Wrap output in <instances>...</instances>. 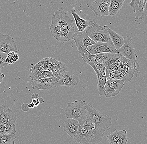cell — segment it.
<instances>
[{
    "mask_svg": "<svg viewBox=\"0 0 147 144\" xmlns=\"http://www.w3.org/2000/svg\"><path fill=\"white\" fill-rule=\"evenodd\" d=\"M49 28L52 36L61 43L72 40L76 33L73 20L67 12L60 9L55 11Z\"/></svg>",
    "mask_w": 147,
    "mask_h": 144,
    "instance_id": "cell-1",
    "label": "cell"
},
{
    "mask_svg": "<svg viewBox=\"0 0 147 144\" xmlns=\"http://www.w3.org/2000/svg\"><path fill=\"white\" fill-rule=\"evenodd\" d=\"M105 132L96 128L93 124L85 122L83 125H80L77 135L73 139L81 144H96L102 140Z\"/></svg>",
    "mask_w": 147,
    "mask_h": 144,
    "instance_id": "cell-2",
    "label": "cell"
},
{
    "mask_svg": "<svg viewBox=\"0 0 147 144\" xmlns=\"http://www.w3.org/2000/svg\"><path fill=\"white\" fill-rule=\"evenodd\" d=\"M87 116L86 122L92 123L95 127L105 132L109 131L112 126V117L100 112L94 108L91 104H87Z\"/></svg>",
    "mask_w": 147,
    "mask_h": 144,
    "instance_id": "cell-3",
    "label": "cell"
},
{
    "mask_svg": "<svg viewBox=\"0 0 147 144\" xmlns=\"http://www.w3.org/2000/svg\"><path fill=\"white\" fill-rule=\"evenodd\" d=\"M87 104L84 101L80 100L68 102L65 110L66 117L77 120L80 125H83L87 119Z\"/></svg>",
    "mask_w": 147,
    "mask_h": 144,
    "instance_id": "cell-4",
    "label": "cell"
},
{
    "mask_svg": "<svg viewBox=\"0 0 147 144\" xmlns=\"http://www.w3.org/2000/svg\"><path fill=\"white\" fill-rule=\"evenodd\" d=\"M89 26L85 32L91 39L95 43H108L111 41L109 33L103 26L97 24L94 19H89Z\"/></svg>",
    "mask_w": 147,
    "mask_h": 144,
    "instance_id": "cell-5",
    "label": "cell"
},
{
    "mask_svg": "<svg viewBox=\"0 0 147 144\" xmlns=\"http://www.w3.org/2000/svg\"><path fill=\"white\" fill-rule=\"evenodd\" d=\"M120 73L119 80L125 82H130L135 73H137V76L140 75V72L137 68L136 64L123 56L122 63L117 68Z\"/></svg>",
    "mask_w": 147,
    "mask_h": 144,
    "instance_id": "cell-6",
    "label": "cell"
},
{
    "mask_svg": "<svg viewBox=\"0 0 147 144\" xmlns=\"http://www.w3.org/2000/svg\"><path fill=\"white\" fill-rule=\"evenodd\" d=\"M117 50L118 54L135 63L137 69L140 68L139 65L137 60L138 56L132 43V38L130 36L128 35L124 38V44Z\"/></svg>",
    "mask_w": 147,
    "mask_h": 144,
    "instance_id": "cell-7",
    "label": "cell"
},
{
    "mask_svg": "<svg viewBox=\"0 0 147 144\" xmlns=\"http://www.w3.org/2000/svg\"><path fill=\"white\" fill-rule=\"evenodd\" d=\"M87 50L92 55L102 53H110L113 54H118L112 41L108 43L97 42L94 44L88 47Z\"/></svg>",
    "mask_w": 147,
    "mask_h": 144,
    "instance_id": "cell-8",
    "label": "cell"
},
{
    "mask_svg": "<svg viewBox=\"0 0 147 144\" xmlns=\"http://www.w3.org/2000/svg\"><path fill=\"white\" fill-rule=\"evenodd\" d=\"M121 80H107L105 86V96L107 98L116 96L119 94L124 85Z\"/></svg>",
    "mask_w": 147,
    "mask_h": 144,
    "instance_id": "cell-9",
    "label": "cell"
},
{
    "mask_svg": "<svg viewBox=\"0 0 147 144\" xmlns=\"http://www.w3.org/2000/svg\"><path fill=\"white\" fill-rule=\"evenodd\" d=\"M11 51H19L14 39L8 35L0 33V52L8 54Z\"/></svg>",
    "mask_w": 147,
    "mask_h": 144,
    "instance_id": "cell-10",
    "label": "cell"
},
{
    "mask_svg": "<svg viewBox=\"0 0 147 144\" xmlns=\"http://www.w3.org/2000/svg\"><path fill=\"white\" fill-rule=\"evenodd\" d=\"M58 81L54 76L36 80H31L32 88L36 90H49Z\"/></svg>",
    "mask_w": 147,
    "mask_h": 144,
    "instance_id": "cell-11",
    "label": "cell"
},
{
    "mask_svg": "<svg viewBox=\"0 0 147 144\" xmlns=\"http://www.w3.org/2000/svg\"><path fill=\"white\" fill-rule=\"evenodd\" d=\"M80 82V79L77 74L67 71L62 78L56 82L55 86L56 87L66 86L72 88L78 85Z\"/></svg>",
    "mask_w": 147,
    "mask_h": 144,
    "instance_id": "cell-12",
    "label": "cell"
},
{
    "mask_svg": "<svg viewBox=\"0 0 147 144\" xmlns=\"http://www.w3.org/2000/svg\"><path fill=\"white\" fill-rule=\"evenodd\" d=\"M110 0H94L91 8L98 16H108Z\"/></svg>",
    "mask_w": 147,
    "mask_h": 144,
    "instance_id": "cell-13",
    "label": "cell"
},
{
    "mask_svg": "<svg viewBox=\"0 0 147 144\" xmlns=\"http://www.w3.org/2000/svg\"><path fill=\"white\" fill-rule=\"evenodd\" d=\"M72 40H74L77 48L81 47L86 49L88 47L96 43L88 36L85 31L82 32L80 34L75 33Z\"/></svg>",
    "mask_w": 147,
    "mask_h": 144,
    "instance_id": "cell-14",
    "label": "cell"
},
{
    "mask_svg": "<svg viewBox=\"0 0 147 144\" xmlns=\"http://www.w3.org/2000/svg\"><path fill=\"white\" fill-rule=\"evenodd\" d=\"M67 67L66 64L52 58V72L53 76L58 80L60 79L67 72Z\"/></svg>",
    "mask_w": 147,
    "mask_h": 144,
    "instance_id": "cell-15",
    "label": "cell"
},
{
    "mask_svg": "<svg viewBox=\"0 0 147 144\" xmlns=\"http://www.w3.org/2000/svg\"><path fill=\"white\" fill-rule=\"evenodd\" d=\"M80 124L77 120L69 118L64 122V131L72 138L77 135Z\"/></svg>",
    "mask_w": 147,
    "mask_h": 144,
    "instance_id": "cell-16",
    "label": "cell"
},
{
    "mask_svg": "<svg viewBox=\"0 0 147 144\" xmlns=\"http://www.w3.org/2000/svg\"><path fill=\"white\" fill-rule=\"evenodd\" d=\"M14 119H17V117L8 105H0V123L5 124L10 120Z\"/></svg>",
    "mask_w": 147,
    "mask_h": 144,
    "instance_id": "cell-17",
    "label": "cell"
},
{
    "mask_svg": "<svg viewBox=\"0 0 147 144\" xmlns=\"http://www.w3.org/2000/svg\"><path fill=\"white\" fill-rule=\"evenodd\" d=\"M105 29L108 32L110 35V39L113 42L116 49L118 50L124 44V38L123 37L110 29L107 25L103 26Z\"/></svg>",
    "mask_w": 147,
    "mask_h": 144,
    "instance_id": "cell-18",
    "label": "cell"
},
{
    "mask_svg": "<svg viewBox=\"0 0 147 144\" xmlns=\"http://www.w3.org/2000/svg\"><path fill=\"white\" fill-rule=\"evenodd\" d=\"M70 13L74 18L75 23L78 27V31L81 33L83 32L89 26V20H86L80 18L78 14L76 13V11L73 9H71Z\"/></svg>",
    "mask_w": 147,
    "mask_h": 144,
    "instance_id": "cell-19",
    "label": "cell"
},
{
    "mask_svg": "<svg viewBox=\"0 0 147 144\" xmlns=\"http://www.w3.org/2000/svg\"><path fill=\"white\" fill-rule=\"evenodd\" d=\"M125 0H110L108 9L109 15H115L119 13L123 5Z\"/></svg>",
    "mask_w": 147,
    "mask_h": 144,
    "instance_id": "cell-20",
    "label": "cell"
},
{
    "mask_svg": "<svg viewBox=\"0 0 147 144\" xmlns=\"http://www.w3.org/2000/svg\"><path fill=\"white\" fill-rule=\"evenodd\" d=\"M97 77V88L100 96H105V86L107 81L105 76L102 75L99 72H96Z\"/></svg>",
    "mask_w": 147,
    "mask_h": 144,
    "instance_id": "cell-21",
    "label": "cell"
},
{
    "mask_svg": "<svg viewBox=\"0 0 147 144\" xmlns=\"http://www.w3.org/2000/svg\"><path fill=\"white\" fill-rule=\"evenodd\" d=\"M127 132L125 130H115L111 132L109 135L107 136V140L110 144H113L116 142L119 138L127 134Z\"/></svg>",
    "mask_w": 147,
    "mask_h": 144,
    "instance_id": "cell-22",
    "label": "cell"
},
{
    "mask_svg": "<svg viewBox=\"0 0 147 144\" xmlns=\"http://www.w3.org/2000/svg\"><path fill=\"white\" fill-rule=\"evenodd\" d=\"M28 76L32 80L41 79L53 76L52 72L47 70L37 72H31L30 74H28Z\"/></svg>",
    "mask_w": 147,
    "mask_h": 144,
    "instance_id": "cell-23",
    "label": "cell"
},
{
    "mask_svg": "<svg viewBox=\"0 0 147 144\" xmlns=\"http://www.w3.org/2000/svg\"><path fill=\"white\" fill-rule=\"evenodd\" d=\"M16 135L12 134H0V144H15Z\"/></svg>",
    "mask_w": 147,
    "mask_h": 144,
    "instance_id": "cell-24",
    "label": "cell"
},
{
    "mask_svg": "<svg viewBox=\"0 0 147 144\" xmlns=\"http://www.w3.org/2000/svg\"><path fill=\"white\" fill-rule=\"evenodd\" d=\"M114 55V54L110 53H102L92 55V56L96 62L102 63L105 60L113 58Z\"/></svg>",
    "mask_w": 147,
    "mask_h": 144,
    "instance_id": "cell-25",
    "label": "cell"
},
{
    "mask_svg": "<svg viewBox=\"0 0 147 144\" xmlns=\"http://www.w3.org/2000/svg\"><path fill=\"white\" fill-rule=\"evenodd\" d=\"M16 120L17 119H12L5 124V133L16 135L15 126Z\"/></svg>",
    "mask_w": 147,
    "mask_h": 144,
    "instance_id": "cell-26",
    "label": "cell"
},
{
    "mask_svg": "<svg viewBox=\"0 0 147 144\" xmlns=\"http://www.w3.org/2000/svg\"><path fill=\"white\" fill-rule=\"evenodd\" d=\"M19 57V55L17 53L11 51L7 54V57L4 60V62L8 63L9 65H11L18 61Z\"/></svg>",
    "mask_w": 147,
    "mask_h": 144,
    "instance_id": "cell-27",
    "label": "cell"
},
{
    "mask_svg": "<svg viewBox=\"0 0 147 144\" xmlns=\"http://www.w3.org/2000/svg\"><path fill=\"white\" fill-rule=\"evenodd\" d=\"M105 76L107 80H119L120 73L118 70L112 71H106Z\"/></svg>",
    "mask_w": 147,
    "mask_h": 144,
    "instance_id": "cell-28",
    "label": "cell"
},
{
    "mask_svg": "<svg viewBox=\"0 0 147 144\" xmlns=\"http://www.w3.org/2000/svg\"><path fill=\"white\" fill-rule=\"evenodd\" d=\"M95 66L97 71L99 73L104 76H105L106 68L104 65L102 63H99L96 61L95 63Z\"/></svg>",
    "mask_w": 147,
    "mask_h": 144,
    "instance_id": "cell-29",
    "label": "cell"
},
{
    "mask_svg": "<svg viewBox=\"0 0 147 144\" xmlns=\"http://www.w3.org/2000/svg\"><path fill=\"white\" fill-rule=\"evenodd\" d=\"M7 54L0 52V70L1 69L6 67L8 65V63H5L4 60L7 57Z\"/></svg>",
    "mask_w": 147,
    "mask_h": 144,
    "instance_id": "cell-30",
    "label": "cell"
},
{
    "mask_svg": "<svg viewBox=\"0 0 147 144\" xmlns=\"http://www.w3.org/2000/svg\"><path fill=\"white\" fill-rule=\"evenodd\" d=\"M51 58H45L42 59L41 61L37 63V64L43 67L46 70L47 66L49 63Z\"/></svg>",
    "mask_w": 147,
    "mask_h": 144,
    "instance_id": "cell-31",
    "label": "cell"
},
{
    "mask_svg": "<svg viewBox=\"0 0 147 144\" xmlns=\"http://www.w3.org/2000/svg\"><path fill=\"white\" fill-rule=\"evenodd\" d=\"M30 70H31V72H41V71L46 70L43 67L41 66L40 65H38L37 63L33 67L31 68Z\"/></svg>",
    "mask_w": 147,
    "mask_h": 144,
    "instance_id": "cell-32",
    "label": "cell"
},
{
    "mask_svg": "<svg viewBox=\"0 0 147 144\" xmlns=\"http://www.w3.org/2000/svg\"><path fill=\"white\" fill-rule=\"evenodd\" d=\"M128 137L127 134L119 138L116 142L113 144H127Z\"/></svg>",
    "mask_w": 147,
    "mask_h": 144,
    "instance_id": "cell-33",
    "label": "cell"
},
{
    "mask_svg": "<svg viewBox=\"0 0 147 144\" xmlns=\"http://www.w3.org/2000/svg\"><path fill=\"white\" fill-rule=\"evenodd\" d=\"M21 109L22 111L25 112H27L30 109L28 107V104L26 103H24L22 104Z\"/></svg>",
    "mask_w": 147,
    "mask_h": 144,
    "instance_id": "cell-34",
    "label": "cell"
},
{
    "mask_svg": "<svg viewBox=\"0 0 147 144\" xmlns=\"http://www.w3.org/2000/svg\"><path fill=\"white\" fill-rule=\"evenodd\" d=\"M147 6V0H139V6L144 8Z\"/></svg>",
    "mask_w": 147,
    "mask_h": 144,
    "instance_id": "cell-35",
    "label": "cell"
},
{
    "mask_svg": "<svg viewBox=\"0 0 147 144\" xmlns=\"http://www.w3.org/2000/svg\"><path fill=\"white\" fill-rule=\"evenodd\" d=\"M46 70H47V71H49L51 72V71H52V58H51L50 61H49L48 65L47 66Z\"/></svg>",
    "mask_w": 147,
    "mask_h": 144,
    "instance_id": "cell-36",
    "label": "cell"
},
{
    "mask_svg": "<svg viewBox=\"0 0 147 144\" xmlns=\"http://www.w3.org/2000/svg\"><path fill=\"white\" fill-rule=\"evenodd\" d=\"M5 124L0 123V134L5 133Z\"/></svg>",
    "mask_w": 147,
    "mask_h": 144,
    "instance_id": "cell-37",
    "label": "cell"
},
{
    "mask_svg": "<svg viewBox=\"0 0 147 144\" xmlns=\"http://www.w3.org/2000/svg\"><path fill=\"white\" fill-rule=\"evenodd\" d=\"M39 97V95L37 93H33L32 95V99H38Z\"/></svg>",
    "mask_w": 147,
    "mask_h": 144,
    "instance_id": "cell-38",
    "label": "cell"
},
{
    "mask_svg": "<svg viewBox=\"0 0 147 144\" xmlns=\"http://www.w3.org/2000/svg\"><path fill=\"white\" fill-rule=\"evenodd\" d=\"M5 76L3 73L0 74V84L3 81V78H4Z\"/></svg>",
    "mask_w": 147,
    "mask_h": 144,
    "instance_id": "cell-39",
    "label": "cell"
},
{
    "mask_svg": "<svg viewBox=\"0 0 147 144\" xmlns=\"http://www.w3.org/2000/svg\"><path fill=\"white\" fill-rule=\"evenodd\" d=\"M28 107L29 109H31V108H34V104L32 102H31V103H29V104H28Z\"/></svg>",
    "mask_w": 147,
    "mask_h": 144,
    "instance_id": "cell-40",
    "label": "cell"
},
{
    "mask_svg": "<svg viewBox=\"0 0 147 144\" xmlns=\"http://www.w3.org/2000/svg\"><path fill=\"white\" fill-rule=\"evenodd\" d=\"M38 100H39V103H40V104H41L44 102V99L42 98H41V97H39V98H38Z\"/></svg>",
    "mask_w": 147,
    "mask_h": 144,
    "instance_id": "cell-41",
    "label": "cell"
},
{
    "mask_svg": "<svg viewBox=\"0 0 147 144\" xmlns=\"http://www.w3.org/2000/svg\"><path fill=\"white\" fill-rule=\"evenodd\" d=\"M2 74V73H1V70H0V74Z\"/></svg>",
    "mask_w": 147,
    "mask_h": 144,
    "instance_id": "cell-42",
    "label": "cell"
}]
</instances>
